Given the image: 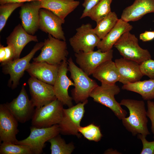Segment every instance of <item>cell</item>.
Listing matches in <instances>:
<instances>
[{
    "label": "cell",
    "instance_id": "obj_32",
    "mask_svg": "<svg viewBox=\"0 0 154 154\" xmlns=\"http://www.w3.org/2000/svg\"><path fill=\"white\" fill-rule=\"evenodd\" d=\"M15 59L14 51L11 46H4L0 44V62L2 66L5 64Z\"/></svg>",
    "mask_w": 154,
    "mask_h": 154
},
{
    "label": "cell",
    "instance_id": "obj_19",
    "mask_svg": "<svg viewBox=\"0 0 154 154\" xmlns=\"http://www.w3.org/2000/svg\"><path fill=\"white\" fill-rule=\"evenodd\" d=\"M60 64L45 62H34L30 64L26 70L31 77L53 86L57 78Z\"/></svg>",
    "mask_w": 154,
    "mask_h": 154
},
{
    "label": "cell",
    "instance_id": "obj_4",
    "mask_svg": "<svg viewBox=\"0 0 154 154\" xmlns=\"http://www.w3.org/2000/svg\"><path fill=\"white\" fill-rule=\"evenodd\" d=\"M114 46L123 58L135 61L140 64L151 58L149 51L139 46L138 38L130 32L123 34Z\"/></svg>",
    "mask_w": 154,
    "mask_h": 154
},
{
    "label": "cell",
    "instance_id": "obj_15",
    "mask_svg": "<svg viewBox=\"0 0 154 154\" xmlns=\"http://www.w3.org/2000/svg\"><path fill=\"white\" fill-rule=\"evenodd\" d=\"M39 15V29L55 38L66 41L62 27V25L65 22L64 19L44 8L40 9Z\"/></svg>",
    "mask_w": 154,
    "mask_h": 154
},
{
    "label": "cell",
    "instance_id": "obj_35",
    "mask_svg": "<svg viewBox=\"0 0 154 154\" xmlns=\"http://www.w3.org/2000/svg\"><path fill=\"white\" fill-rule=\"evenodd\" d=\"M147 115L151 122V131L153 135L154 139V102L150 100L147 101Z\"/></svg>",
    "mask_w": 154,
    "mask_h": 154
},
{
    "label": "cell",
    "instance_id": "obj_9",
    "mask_svg": "<svg viewBox=\"0 0 154 154\" xmlns=\"http://www.w3.org/2000/svg\"><path fill=\"white\" fill-rule=\"evenodd\" d=\"M75 35L70 38V44L75 53L94 51L101 39L95 33L92 25L83 24L76 29Z\"/></svg>",
    "mask_w": 154,
    "mask_h": 154
},
{
    "label": "cell",
    "instance_id": "obj_11",
    "mask_svg": "<svg viewBox=\"0 0 154 154\" xmlns=\"http://www.w3.org/2000/svg\"><path fill=\"white\" fill-rule=\"evenodd\" d=\"M4 104L18 122L21 123L32 119L35 110V106L29 99L24 85L17 98Z\"/></svg>",
    "mask_w": 154,
    "mask_h": 154
},
{
    "label": "cell",
    "instance_id": "obj_26",
    "mask_svg": "<svg viewBox=\"0 0 154 154\" xmlns=\"http://www.w3.org/2000/svg\"><path fill=\"white\" fill-rule=\"evenodd\" d=\"M118 19L116 13L111 11L106 17L96 23V27L93 29V31L101 40L114 27Z\"/></svg>",
    "mask_w": 154,
    "mask_h": 154
},
{
    "label": "cell",
    "instance_id": "obj_22",
    "mask_svg": "<svg viewBox=\"0 0 154 154\" xmlns=\"http://www.w3.org/2000/svg\"><path fill=\"white\" fill-rule=\"evenodd\" d=\"M132 28V26L128 22L121 18L118 19L114 27L101 40L96 47L102 52H106L112 49L121 36L126 32H130Z\"/></svg>",
    "mask_w": 154,
    "mask_h": 154
},
{
    "label": "cell",
    "instance_id": "obj_37",
    "mask_svg": "<svg viewBox=\"0 0 154 154\" xmlns=\"http://www.w3.org/2000/svg\"><path fill=\"white\" fill-rule=\"evenodd\" d=\"M139 38L143 42L151 41L154 39V31H146L140 34Z\"/></svg>",
    "mask_w": 154,
    "mask_h": 154
},
{
    "label": "cell",
    "instance_id": "obj_16",
    "mask_svg": "<svg viewBox=\"0 0 154 154\" xmlns=\"http://www.w3.org/2000/svg\"><path fill=\"white\" fill-rule=\"evenodd\" d=\"M18 121L5 106L0 105V141L15 144L18 140Z\"/></svg>",
    "mask_w": 154,
    "mask_h": 154
},
{
    "label": "cell",
    "instance_id": "obj_28",
    "mask_svg": "<svg viewBox=\"0 0 154 154\" xmlns=\"http://www.w3.org/2000/svg\"><path fill=\"white\" fill-rule=\"evenodd\" d=\"M48 142L50 144L51 154H71L75 149L72 143L66 144L59 134L50 139Z\"/></svg>",
    "mask_w": 154,
    "mask_h": 154
},
{
    "label": "cell",
    "instance_id": "obj_20",
    "mask_svg": "<svg viewBox=\"0 0 154 154\" xmlns=\"http://www.w3.org/2000/svg\"><path fill=\"white\" fill-rule=\"evenodd\" d=\"M31 41L38 42L37 36L28 33L23 26L18 24L6 38L7 45L11 46L14 51L15 59L20 58L21 53L25 46Z\"/></svg>",
    "mask_w": 154,
    "mask_h": 154
},
{
    "label": "cell",
    "instance_id": "obj_17",
    "mask_svg": "<svg viewBox=\"0 0 154 154\" xmlns=\"http://www.w3.org/2000/svg\"><path fill=\"white\" fill-rule=\"evenodd\" d=\"M68 70L66 60L62 61L60 64L58 76L53 86L56 99L69 108L73 106V99L68 94V89L70 86H74V84L67 76Z\"/></svg>",
    "mask_w": 154,
    "mask_h": 154
},
{
    "label": "cell",
    "instance_id": "obj_1",
    "mask_svg": "<svg viewBox=\"0 0 154 154\" xmlns=\"http://www.w3.org/2000/svg\"><path fill=\"white\" fill-rule=\"evenodd\" d=\"M120 104L126 106L129 116L121 119L126 129L133 136L141 134L146 136L150 134L147 126L148 122L145 104L142 100L123 99Z\"/></svg>",
    "mask_w": 154,
    "mask_h": 154
},
{
    "label": "cell",
    "instance_id": "obj_2",
    "mask_svg": "<svg viewBox=\"0 0 154 154\" xmlns=\"http://www.w3.org/2000/svg\"><path fill=\"white\" fill-rule=\"evenodd\" d=\"M68 71L73 80L74 88L71 90L72 98L76 103L87 100L94 89L98 85L74 63L72 58L68 60Z\"/></svg>",
    "mask_w": 154,
    "mask_h": 154
},
{
    "label": "cell",
    "instance_id": "obj_30",
    "mask_svg": "<svg viewBox=\"0 0 154 154\" xmlns=\"http://www.w3.org/2000/svg\"><path fill=\"white\" fill-rule=\"evenodd\" d=\"M78 131L86 138L90 141L98 142L102 137L99 126L93 123L85 127L80 126Z\"/></svg>",
    "mask_w": 154,
    "mask_h": 154
},
{
    "label": "cell",
    "instance_id": "obj_14",
    "mask_svg": "<svg viewBox=\"0 0 154 154\" xmlns=\"http://www.w3.org/2000/svg\"><path fill=\"white\" fill-rule=\"evenodd\" d=\"M20 7L19 14L21 25L28 33L33 35L39 29V10L42 8L41 1L28 2Z\"/></svg>",
    "mask_w": 154,
    "mask_h": 154
},
{
    "label": "cell",
    "instance_id": "obj_8",
    "mask_svg": "<svg viewBox=\"0 0 154 154\" xmlns=\"http://www.w3.org/2000/svg\"><path fill=\"white\" fill-rule=\"evenodd\" d=\"M29 136L23 140L18 141L15 144L29 146L33 154H40L43 151L45 143L60 133L58 124L46 128H37L32 126Z\"/></svg>",
    "mask_w": 154,
    "mask_h": 154
},
{
    "label": "cell",
    "instance_id": "obj_24",
    "mask_svg": "<svg viewBox=\"0 0 154 154\" xmlns=\"http://www.w3.org/2000/svg\"><path fill=\"white\" fill-rule=\"evenodd\" d=\"M92 76L101 84H114L119 82L120 75L115 62L112 60L99 65L92 74Z\"/></svg>",
    "mask_w": 154,
    "mask_h": 154
},
{
    "label": "cell",
    "instance_id": "obj_34",
    "mask_svg": "<svg viewBox=\"0 0 154 154\" xmlns=\"http://www.w3.org/2000/svg\"><path fill=\"white\" fill-rule=\"evenodd\" d=\"M146 136L141 134L137 135L138 138L141 140L143 148L140 154H154V141H149L146 139Z\"/></svg>",
    "mask_w": 154,
    "mask_h": 154
},
{
    "label": "cell",
    "instance_id": "obj_31",
    "mask_svg": "<svg viewBox=\"0 0 154 154\" xmlns=\"http://www.w3.org/2000/svg\"><path fill=\"white\" fill-rule=\"evenodd\" d=\"M24 3H9L0 6V32L5 26L7 19L13 12Z\"/></svg>",
    "mask_w": 154,
    "mask_h": 154
},
{
    "label": "cell",
    "instance_id": "obj_6",
    "mask_svg": "<svg viewBox=\"0 0 154 154\" xmlns=\"http://www.w3.org/2000/svg\"><path fill=\"white\" fill-rule=\"evenodd\" d=\"M63 104L56 99L38 108H36L32 118V126L46 128L59 124L63 112Z\"/></svg>",
    "mask_w": 154,
    "mask_h": 154
},
{
    "label": "cell",
    "instance_id": "obj_10",
    "mask_svg": "<svg viewBox=\"0 0 154 154\" xmlns=\"http://www.w3.org/2000/svg\"><path fill=\"white\" fill-rule=\"evenodd\" d=\"M88 100L80 102L68 109H63L62 117L58 124L60 133L64 135H73L78 137L80 121L85 112L84 106Z\"/></svg>",
    "mask_w": 154,
    "mask_h": 154
},
{
    "label": "cell",
    "instance_id": "obj_7",
    "mask_svg": "<svg viewBox=\"0 0 154 154\" xmlns=\"http://www.w3.org/2000/svg\"><path fill=\"white\" fill-rule=\"evenodd\" d=\"M44 44V42H42L37 43L26 56L21 58L14 59L2 66V72L10 76L8 83V86L12 89L17 86L20 79L30 65L31 60L36 52L41 49Z\"/></svg>",
    "mask_w": 154,
    "mask_h": 154
},
{
    "label": "cell",
    "instance_id": "obj_12",
    "mask_svg": "<svg viewBox=\"0 0 154 154\" xmlns=\"http://www.w3.org/2000/svg\"><path fill=\"white\" fill-rule=\"evenodd\" d=\"M113 50L112 49L102 52L98 49L96 51L87 52H81L75 53L76 62L86 74L92 75L96 68L100 64L106 61L112 60Z\"/></svg>",
    "mask_w": 154,
    "mask_h": 154
},
{
    "label": "cell",
    "instance_id": "obj_38",
    "mask_svg": "<svg viewBox=\"0 0 154 154\" xmlns=\"http://www.w3.org/2000/svg\"><path fill=\"white\" fill-rule=\"evenodd\" d=\"M34 0H0V5H3L9 3H22L29 2Z\"/></svg>",
    "mask_w": 154,
    "mask_h": 154
},
{
    "label": "cell",
    "instance_id": "obj_27",
    "mask_svg": "<svg viewBox=\"0 0 154 154\" xmlns=\"http://www.w3.org/2000/svg\"><path fill=\"white\" fill-rule=\"evenodd\" d=\"M112 0H100L87 14L96 23L107 16L111 11L110 5Z\"/></svg>",
    "mask_w": 154,
    "mask_h": 154
},
{
    "label": "cell",
    "instance_id": "obj_18",
    "mask_svg": "<svg viewBox=\"0 0 154 154\" xmlns=\"http://www.w3.org/2000/svg\"><path fill=\"white\" fill-rule=\"evenodd\" d=\"M115 62L118 70L119 82L123 85L140 80L143 76L138 62L123 58L116 59Z\"/></svg>",
    "mask_w": 154,
    "mask_h": 154
},
{
    "label": "cell",
    "instance_id": "obj_25",
    "mask_svg": "<svg viewBox=\"0 0 154 154\" xmlns=\"http://www.w3.org/2000/svg\"><path fill=\"white\" fill-rule=\"evenodd\" d=\"M123 90L139 94L145 100L154 99V80L150 79L123 85Z\"/></svg>",
    "mask_w": 154,
    "mask_h": 154
},
{
    "label": "cell",
    "instance_id": "obj_5",
    "mask_svg": "<svg viewBox=\"0 0 154 154\" xmlns=\"http://www.w3.org/2000/svg\"><path fill=\"white\" fill-rule=\"evenodd\" d=\"M41 52L37 57L33 58L34 62H45L53 64H60L66 60L68 54L66 41L59 40L48 34L45 39Z\"/></svg>",
    "mask_w": 154,
    "mask_h": 154
},
{
    "label": "cell",
    "instance_id": "obj_3",
    "mask_svg": "<svg viewBox=\"0 0 154 154\" xmlns=\"http://www.w3.org/2000/svg\"><path fill=\"white\" fill-rule=\"evenodd\" d=\"M120 92V88L116 84H101L94 89L90 97L95 102L110 108L119 119L121 120L125 117L127 113L115 99V95Z\"/></svg>",
    "mask_w": 154,
    "mask_h": 154
},
{
    "label": "cell",
    "instance_id": "obj_29",
    "mask_svg": "<svg viewBox=\"0 0 154 154\" xmlns=\"http://www.w3.org/2000/svg\"><path fill=\"white\" fill-rule=\"evenodd\" d=\"M0 154H33L30 147L27 145L3 142L0 146Z\"/></svg>",
    "mask_w": 154,
    "mask_h": 154
},
{
    "label": "cell",
    "instance_id": "obj_13",
    "mask_svg": "<svg viewBox=\"0 0 154 154\" xmlns=\"http://www.w3.org/2000/svg\"><path fill=\"white\" fill-rule=\"evenodd\" d=\"M27 82L31 100L36 108H40L56 99L53 86L31 76Z\"/></svg>",
    "mask_w": 154,
    "mask_h": 154
},
{
    "label": "cell",
    "instance_id": "obj_21",
    "mask_svg": "<svg viewBox=\"0 0 154 154\" xmlns=\"http://www.w3.org/2000/svg\"><path fill=\"white\" fill-rule=\"evenodd\" d=\"M154 13V0H135L123 11L121 19L128 22L139 20L147 14Z\"/></svg>",
    "mask_w": 154,
    "mask_h": 154
},
{
    "label": "cell",
    "instance_id": "obj_33",
    "mask_svg": "<svg viewBox=\"0 0 154 154\" xmlns=\"http://www.w3.org/2000/svg\"><path fill=\"white\" fill-rule=\"evenodd\" d=\"M141 71L143 75L154 80V60H147L140 64Z\"/></svg>",
    "mask_w": 154,
    "mask_h": 154
},
{
    "label": "cell",
    "instance_id": "obj_23",
    "mask_svg": "<svg viewBox=\"0 0 154 154\" xmlns=\"http://www.w3.org/2000/svg\"><path fill=\"white\" fill-rule=\"evenodd\" d=\"M41 8L48 9L61 18L66 17L79 5L74 0H41Z\"/></svg>",
    "mask_w": 154,
    "mask_h": 154
},
{
    "label": "cell",
    "instance_id": "obj_36",
    "mask_svg": "<svg viewBox=\"0 0 154 154\" xmlns=\"http://www.w3.org/2000/svg\"><path fill=\"white\" fill-rule=\"evenodd\" d=\"M100 0H84L82 5L84 8V9L80 19H83L86 17L87 13L98 3Z\"/></svg>",
    "mask_w": 154,
    "mask_h": 154
}]
</instances>
